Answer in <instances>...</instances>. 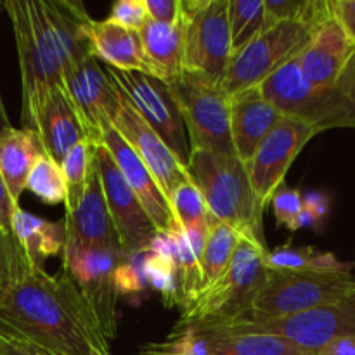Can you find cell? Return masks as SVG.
Wrapping results in <instances>:
<instances>
[{
  "label": "cell",
  "mask_w": 355,
  "mask_h": 355,
  "mask_svg": "<svg viewBox=\"0 0 355 355\" xmlns=\"http://www.w3.org/2000/svg\"><path fill=\"white\" fill-rule=\"evenodd\" d=\"M269 205L272 207L277 225L293 231L295 220L300 215V211L304 210V194L297 187H290L286 184H283L272 194Z\"/></svg>",
  "instance_id": "obj_36"
},
{
  "label": "cell",
  "mask_w": 355,
  "mask_h": 355,
  "mask_svg": "<svg viewBox=\"0 0 355 355\" xmlns=\"http://www.w3.org/2000/svg\"><path fill=\"white\" fill-rule=\"evenodd\" d=\"M144 270L149 288L162 295L165 307L170 309L179 305V274H177L175 259L148 252L144 255Z\"/></svg>",
  "instance_id": "obj_34"
},
{
  "label": "cell",
  "mask_w": 355,
  "mask_h": 355,
  "mask_svg": "<svg viewBox=\"0 0 355 355\" xmlns=\"http://www.w3.org/2000/svg\"><path fill=\"white\" fill-rule=\"evenodd\" d=\"M31 130L40 137L45 155L59 165L73 146L85 141L82 125L62 87L49 90L35 113Z\"/></svg>",
  "instance_id": "obj_22"
},
{
  "label": "cell",
  "mask_w": 355,
  "mask_h": 355,
  "mask_svg": "<svg viewBox=\"0 0 355 355\" xmlns=\"http://www.w3.org/2000/svg\"><path fill=\"white\" fill-rule=\"evenodd\" d=\"M331 12L355 47V0H331Z\"/></svg>",
  "instance_id": "obj_39"
},
{
  "label": "cell",
  "mask_w": 355,
  "mask_h": 355,
  "mask_svg": "<svg viewBox=\"0 0 355 355\" xmlns=\"http://www.w3.org/2000/svg\"><path fill=\"white\" fill-rule=\"evenodd\" d=\"M355 58V47L342 24L329 17L315 30L307 47L295 59L302 75L315 85L338 82Z\"/></svg>",
  "instance_id": "obj_19"
},
{
  "label": "cell",
  "mask_w": 355,
  "mask_h": 355,
  "mask_svg": "<svg viewBox=\"0 0 355 355\" xmlns=\"http://www.w3.org/2000/svg\"><path fill=\"white\" fill-rule=\"evenodd\" d=\"M120 97L121 104L116 120L113 123L114 130L134 149L135 155L141 158L146 168L153 173L156 182L159 184L165 196L170 198L180 184L191 180L187 175V168L170 151L168 146L144 123V120L139 116L137 111L130 106V103L125 99L121 92Z\"/></svg>",
  "instance_id": "obj_16"
},
{
  "label": "cell",
  "mask_w": 355,
  "mask_h": 355,
  "mask_svg": "<svg viewBox=\"0 0 355 355\" xmlns=\"http://www.w3.org/2000/svg\"><path fill=\"white\" fill-rule=\"evenodd\" d=\"M107 19L121 24L128 30L137 31L149 19L146 2L144 0H118L111 7V14Z\"/></svg>",
  "instance_id": "obj_37"
},
{
  "label": "cell",
  "mask_w": 355,
  "mask_h": 355,
  "mask_svg": "<svg viewBox=\"0 0 355 355\" xmlns=\"http://www.w3.org/2000/svg\"><path fill=\"white\" fill-rule=\"evenodd\" d=\"M10 127V121L9 118H7V113H6V107H3V103H2V97H0V132L6 130V128Z\"/></svg>",
  "instance_id": "obj_44"
},
{
  "label": "cell",
  "mask_w": 355,
  "mask_h": 355,
  "mask_svg": "<svg viewBox=\"0 0 355 355\" xmlns=\"http://www.w3.org/2000/svg\"><path fill=\"white\" fill-rule=\"evenodd\" d=\"M94 156H96V146L89 141H82L73 146L61 162V172L66 182V211L73 210L82 200L87 189L90 175L94 170Z\"/></svg>",
  "instance_id": "obj_30"
},
{
  "label": "cell",
  "mask_w": 355,
  "mask_h": 355,
  "mask_svg": "<svg viewBox=\"0 0 355 355\" xmlns=\"http://www.w3.org/2000/svg\"><path fill=\"white\" fill-rule=\"evenodd\" d=\"M31 266L37 263L30 262L14 236L0 227V293Z\"/></svg>",
  "instance_id": "obj_35"
},
{
  "label": "cell",
  "mask_w": 355,
  "mask_h": 355,
  "mask_svg": "<svg viewBox=\"0 0 355 355\" xmlns=\"http://www.w3.org/2000/svg\"><path fill=\"white\" fill-rule=\"evenodd\" d=\"M243 236L236 229L215 220L208 227L205 239L203 252H201L200 266L203 274V290L218 279L231 263L236 248L241 243Z\"/></svg>",
  "instance_id": "obj_29"
},
{
  "label": "cell",
  "mask_w": 355,
  "mask_h": 355,
  "mask_svg": "<svg viewBox=\"0 0 355 355\" xmlns=\"http://www.w3.org/2000/svg\"><path fill=\"white\" fill-rule=\"evenodd\" d=\"M101 186H103L104 200L110 210L113 224L120 238L121 252L125 255H141L148 253L153 239L158 231L153 225L151 218L142 208L141 201L130 189L127 180L114 165L110 151L104 146H97L94 156Z\"/></svg>",
  "instance_id": "obj_15"
},
{
  "label": "cell",
  "mask_w": 355,
  "mask_h": 355,
  "mask_svg": "<svg viewBox=\"0 0 355 355\" xmlns=\"http://www.w3.org/2000/svg\"><path fill=\"white\" fill-rule=\"evenodd\" d=\"M321 24L311 21H283L266 28L245 49L232 54L220 90L227 97L255 89L267 76L298 58Z\"/></svg>",
  "instance_id": "obj_8"
},
{
  "label": "cell",
  "mask_w": 355,
  "mask_h": 355,
  "mask_svg": "<svg viewBox=\"0 0 355 355\" xmlns=\"http://www.w3.org/2000/svg\"><path fill=\"white\" fill-rule=\"evenodd\" d=\"M207 343L208 355H315L290 340L266 333H239L222 326H186Z\"/></svg>",
  "instance_id": "obj_25"
},
{
  "label": "cell",
  "mask_w": 355,
  "mask_h": 355,
  "mask_svg": "<svg viewBox=\"0 0 355 355\" xmlns=\"http://www.w3.org/2000/svg\"><path fill=\"white\" fill-rule=\"evenodd\" d=\"M259 90L284 116L304 121L318 134L329 128H355V58L331 85L309 82L293 59L267 76Z\"/></svg>",
  "instance_id": "obj_2"
},
{
  "label": "cell",
  "mask_w": 355,
  "mask_h": 355,
  "mask_svg": "<svg viewBox=\"0 0 355 355\" xmlns=\"http://www.w3.org/2000/svg\"><path fill=\"white\" fill-rule=\"evenodd\" d=\"M21 340V338H19ZM21 342H23V340H21ZM24 345L28 347V349H30V352H31V355H51V354H47V352H42V350H38V349H35V347H31V345H28L26 342H24Z\"/></svg>",
  "instance_id": "obj_45"
},
{
  "label": "cell",
  "mask_w": 355,
  "mask_h": 355,
  "mask_svg": "<svg viewBox=\"0 0 355 355\" xmlns=\"http://www.w3.org/2000/svg\"><path fill=\"white\" fill-rule=\"evenodd\" d=\"M12 236L28 260L44 267L45 260L62 252L64 224L28 214L19 207L12 217Z\"/></svg>",
  "instance_id": "obj_27"
},
{
  "label": "cell",
  "mask_w": 355,
  "mask_h": 355,
  "mask_svg": "<svg viewBox=\"0 0 355 355\" xmlns=\"http://www.w3.org/2000/svg\"><path fill=\"white\" fill-rule=\"evenodd\" d=\"M38 200L47 205H59L66 201V182L62 177L61 166L47 155L40 156L35 162L30 175L26 179V187Z\"/></svg>",
  "instance_id": "obj_33"
},
{
  "label": "cell",
  "mask_w": 355,
  "mask_h": 355,
  "mask_svg": "<svg viewBox=\"0 0 355 355\" xmlns=\"http://www.w3.org/2000/svg\"><path fill=\"white\" fill-rule=\"evenodd\" d=\"M267 250L266 245L243 238L225 272L184 309L182 319L175 328L225 326L243 321L266 283L263 257Z\"/></svg>",
  "instance_id": "obj_4"
},
{
  "label": "cell",
  "mask_w": 355,
  "mask_h": 355,
  "mask_svg": "<svg viewBox=\"0 0 355 355\" xmlns=\"http://www.w3.org/2000/svg\"><path fill=\"white\" fill-rule=\"evenodd\" d=\"M0 324L51 355H113L71 277L31 266L0 293Z\"/></svg>",
  "instance_id": "obj_1"
},
{
  "label": "cell",
  "mask_w": 355,
  "mask_h": 355,
  "mask_svg": "<svg viewBox=\"0 0 355 355\" xmlns=\"http://www.w3.org/2000/svg\"><path fill=\"white\" fill-rule=\"evenodd\" d=\"M17 208H19V203L12 200L6 180L0 173V227L6 229L9 234H12V217Z\"/></svg>",
  "instance_id": "obj_40"
},
{
  "label": "cell",
  "mask_w": 355,
  "mask_h": 355,
  "mask_svg": "<svg viewBox=\"0 0 355 355\" xmlns=\"http://www.w3.org/2000/svg\"><path fill=\"white\" fill-rule=\"evenodd\" d=\"M352 293H355L352 270H267L266 283L243 321L266 322L291 318Z\"/></svg>",
  "instance_id": "obj_6"
},
{
  "label": "cell",
  "mask_w": 355,
  "mask_h": 355,
  "mask_svg": "<svg viewBox=\"0 0 355 355\" xmlns=\"http://www.w3.org/2000/svg\"><path fill=\"white\" fill-rule=\"evenodd\" d=\"M263 262L267 270H352L355 267L354 262H343L329 252L291 245L267 250Z\"/></svg>",
  "instance_id": "obj_28"
},
{
  "label": "cell",
  "mask_w": 355,
  "mask_h": 355,
  "mask_svg": "<svg viewBox=\"0 0 355 355\" xmlns=\"http://www.w3.org/2000/svg\"><path fill=\"white\" fill-rule=\"evenodd\" d=\"M227 17L232 54L245 49L266 30L263 0H229Z\"/></svg>",
  "instance_id": "obj_31"
},
{
  "label": "cell",
  "mask_w": 355,
  "mask_h": 355,
  "mask_svg": "<svg viewBox=\"0 0 355 355\" xmlns=\"http://www.w3.org/2000/svg\"><path fill=\"white\" fill-rule=\"evenodd\" d=\"M104 148L110 151L111 158H113L114 165L118 166L120 173L137 200L141 201L142 208L146 214L151 218L153 225L158 232H172L179 231V224H177L175 217L172 214V207H170L168 198L162 191L159 184L153 177V173L146 168L144 163L141 162L134 149L125 142V139L114 130V127L107 128L103 135Z\"/></svg>",
  "instance_id": "obj_17"
},
{
  "label": "cell",
  "mask_w": 355,
  "mask_h": 355,
  "mask_svg": "<svg viewBox=\"0 0 355 355\" xmlns=\"http://www.w3.org/2000/svg\"><path fill=\"white\" fill-rule=\"evenodd\" d=\"M149 76L168 83L184 71V37L180 17L175 23L148 19L139 28Z\"/></svg>",
  "instance_id": "obj_24"
},
{
  "label": "cell",
  "mask_w": 355,
  "mask_h": 355,
  "mask_svg": "<svg viewBox=\"0 0 355 355\" xmlns=\"http://www.w3.org/2000/svg\"><path fill=\"white\" fill-rule=\"evenodd\" d=\"M315 355H355V338H343L322 347Z\"/></svg>",
  "instance_id": "obj_43"
},
{
  "label": "cell",
  "mask_w": 355,
  "mask_h": 355,
  "mask_svg": "<svg viewBox=\"0 0 355 355\" xmlns=\"http://www.w3.org/2000/svg\"><path fill=\"white\" fill-rule=\"evenodd\" d=\"M3 9V2H0V10H2Z\"/></svg>",
  "instance_id": "obj_46"
},
{
  "label": "cell",
  "mask_w": 355,
  "mask_h": 355,
  "mask_svg": "<svg viewBox=\"0 0 355 355\" xmlns=\"http://www.w3.org/2000/svg\"><path fill=\"white\" fill-rule=\"evenodd\" d=\"M16 38L23 87V125L31 128L35 113L49 90L62 87V64L51 37L40 0H6Z\"/></svg>",
  "instance_id": "obj_5"
},
{
  "label": "cell",
  "mask_w": 355,
  "mask_h": 355,
  "mask_svg": "<svg viewBox=\"0 0 355 355\" xmlns=\"http://www.w3.org/2000/svg\"><path fill=\"white\" fill-rule=\"evenodd\" d=\"M106 73L144 123L168 146L170 151L187 168L191 155L189 141L168 85L146 73L120 71L110 66L106 68Z\"/></svg>",
  "instance_id": "obj_11"
},
{
  "label": "cell",
  "mask_w": 355,
  "mask_h": 355,
  "mask_svg": "<svg viewBox=\"0 0 355 355\" xmlns=\"http://www.w3.org/2000/svg\"><path fill=\"white\" fill-rule=\"evenodd\" d=\"M0 355H31V352L24 342L0 324Z\"/></svg>",
  "instance_id": "obj_42"
},
{
  "label": "cell",
  "mask_w": 355,
  "mask_h": 355,
  "mask_svg": "<svg viewBox=\"0 0 355 355\" xmlns=\"http://www.w3.org/2000/svg\"><path fill=\"white\" fill-rule=\"evenodd\" d=\"M186 127L191 151L236 156L229 128V99L218 87L182 71L166 83Z\"/></svg>",
  "instance_id": "obj_9"
},
{
  "label": "cell",
  "mask_w": 355,
  "mask_h": 355,
  "mask_svg": "<svg viewBox=\"0 0 355 355\" xmlns=\"http://www.w3.org/2000/svg\"><path fill=\"white\" fill-rule=\"evenodd\" d=\"M304 208H307L311 214H314L319 220H324L329 214V208H331V201L326 196L324 193H319V191H311L304 196Z\"/></svg>",
  "instance_id": "obj_41"
},
{
  "label": "cell",
  "mask_w": 355,
  "mask_h": 355,
  "mask_svg": "<svg viewBox=\"0 0 355 355\" xmlns=\"http://www.w3.org/2000/svg\"><path fill=\"white\" fill-rule=\"evenodd\" d=\"M62 90L78 118L85 139L97 146L113 127L120 111V90L94 55L76 62L62 73Z\"/></svg>",
  "instance_id": "obj_13"
},
{
  "label": "cell",
  "mask_w": 355,
  "mask_h": 355,
  "mask_svg": "<svg viewBox=\"0 0 355 355\" xmlns=\"http://www.w3.org/2000/svg\"><path fill=\"white\" fill-rule=\"evenodd\" d=\"M44 155L40 137L31 128H14L10 125L0 132V173L16 203H19L35 162Z\"/></svg>",
  "instance_id": "obj_26"
},
{
  "label": "cell",
  "mask_w": 355,
  "mask_h": 355,
  "mask_svg": "<svg viewBox=\"0 0 355 355\" xmlns=\"http://www.w3.org/2000/svg\"><path fill=\"white\" fill-rule=\"evenodd\" d=\"M184 71L220 89L232 58L229 0H179Z\"/></svg>",
  "instance_id": "obj_7"
},
{
  "label": "cell",
  "mask_w": 355,
  "mask_h": 355,
  "mask_svg": "<svg viewBox=\"0 0 355 355\" xmlns=\"http://www.w3.org/2000/svg\"><path fill=\"white\" fill-rule=\"evenodd\" d=\"M87 33L90 51L97 61L101 59L110 68L120 71H139L149 75L139 31L128 30L106 17L103 21H90Z\"/></svg>",
  "instance_id": "obj_23"
},
{
  "label": "cell",
  "mask_w": 355,
  "mask_h": 355,
  "mask_svg": "<svg viewBox=\"0 0 355 355\" xmlns=\"http://www.w3.org/2000/svg\"><path fill=\"white\" fill-rule=\"evenodd\" d=\"M229 99V128L236 158L248 163L260 142L279 123L283 113L255 89L243 90Z\"/></svg>",
  "instance_id": "obj_20"
},
{
  "label": "cell",
  "mask_w": 355,
  "mask_h": 355,
  "mask_svg": "<svg viewBox=\"0 0 355 355\" xmlns=\"http://www.w3.org/2000/svg\"><path fill=\"white\" fill-rule=\"evenodd\" d=\"M187 175L200 189L211 217L243 238L266 245L263 208L253 193L246 165L236 156L191 151Z\"/></svg>",
  "instance_id": "obj_3"
},
{
  "label": "cell",
  "mask_w": 355,
  "mask_h": 355,
  "mask_svg": "<svg viewBox=\"0 0 355 355\" xmlns=\"http://www.w3.org/2000/svg\"><path fill=\"white\" fill-rule=\"evenodd\" d=\"M172 214L182 231L187 229H208L215 222L196 186L191 180L180 184L168 198Z\"/></svg>",
  "instance_id": "obj_32"
},
{
  "label": "cell",
  "mask_w": 355,
  "mask_h": 355,
  "mask_svg": "<svg viewBox=\"0 0 355 355\" xmlns=\"http://www.w3.org/2000/svg\"><path fill=\"white\" fill-rule=\"evenodd\" d=\"M148 17L158 23H175L180 17L179 0H144Z\"/></svg>",
  "instance_id": "obj_38"
},
{
  "label": "cell",
  "mask_w": 355,
  "mask_h": 355,
  "mask_svg": "<svg viewBox=\"0 0 355 355\" xmlns=\"http://www.w3.org/2000/svg\"><path fill=\"white\" fill-rule=\"evenodd\" d=\"M222 328L239 333H266L290 340L305 352L315 354L322 347L343 338H355V293L338 302L266 322H232Z\"/></svg>",
  "instance_id": "obj_12"
},
{
  "label": "cell",
  "mask_w": 355,
  "mask_h": 355,
  "mask_svg": "<svg viewBox=\"0 0 355 355\" xmlns=\"http://www.w3.org/2000/svg\"><path fill=\"white\" fill-rule=\"evenodd\" d=\"M62 224H64V245L121 250L116 227L104 200L96 163L82 200L73 210L66 211Z\"/></svg>",
  "instance_id": "obj_18"
},
{
  "label": "cell",
  "mask_w": 355,
  "mask_h": 355,
  "mask_svg": "<svg viewBox=\"0 0 355 355\" xmlns=\"http://www.w3.org/2000/svg\"><path fill=\"white\" fill-rule=\"evenodd\" d=\"M42 12L51 37L58 49L62 73L76 62L92 55L89 40V24L92 17L85 6L76 0H40Z\"/></svg>",
  "instance_id": "obj_21"
},
{
  "label": "cell",
  "mask_w": 355,
  "mask_h": 355,
  "mask_svg": "<svg viewBox=\"0 0 355 355\" xmlns=\"http://www.w3.org/2000/svg\"><path fill=\"white\" fill-rule=\"evenodd\" d=\"M62 267L76 284L87 305L96 315L101 331L107 342L118 333V267L125 253L120 248H87L62 246Z\"/></svg>",
  "instance_id": "obj_10"
},
{
  "label": "cell",
  "mask_w": 355,
  "mask_h": 355,
  "mask_svg": "<svg viewBox=\"0 0 355 355\" xmlns=\"http://www.w3.org/2000/svg\"><path fill=\"white\" fill-rule=\"evenodd\" d=\"M314 135H318V132L307 123L283 114L279 123L255 149L246 163V172L263 210L270 203L272 194L284 184V177L297 156Z\"/></svg>",
  "instance_id": "obj_14"
}]
</instances>
